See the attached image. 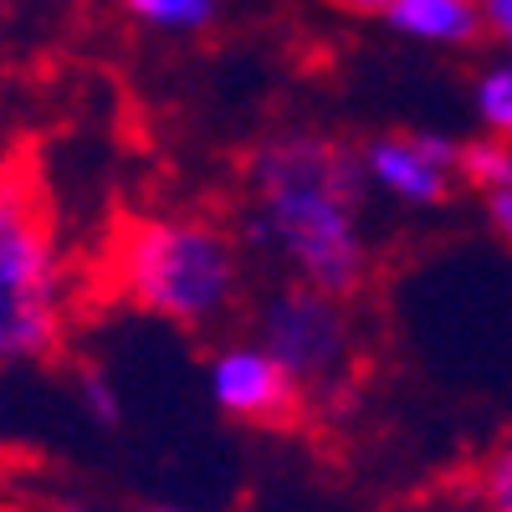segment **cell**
<instances>
[{
  "mask_svg": "<svg viewBox=\"0 0 512 512\" xmlns=\"http://www.w3.org/2000/svg\"><path fill=\"white\" fill-rule=\"evenodd\" d=\"M236 231L287 282L359 297L374 277L369 175L359 144L313 123L256 139L241 159Z\"/></svg>",
  "mask_w": 512,
  "mask_h": 512,
  "instance_id": "6da1fadb",
  "label": "cell"
},
{
  "mask_svg": "<svg viewBox=\"0 0 512 512\" xmlns=\"http://www.w3.org/2000/svg\"><path fill=\"white\" fill-rule=\"evenodd\" d=\"M113 287L149 318L190 333L216 328L246 297V241L200 210L139 216L113 246Z\"/></svg>",
  "mask_w": 512,
  "mask_h": 512,
  "instance_id": "7a4b0ae2",
  "label": "cell"
},
{
  "mask_svg": "<svg viewBox=\"0 0 512 512\" xmlns=\"http://www.w3.org/2000/svg\"><path fill=\"white\" fill-rule=\"evenodd\" d=\"M72 282L52 210L21 164L0 159V369L57 354Z\"/></svg>",
  "mask_w": 512,
  "mask_h": 512,
  "instance_id": "3957f363",
  "label": "cell"
},
{
  "mask_svg": "<svg viewBox=\"0 0 512 512\" xmlns=\"http://www.w3.org/2000/svg\"><path fill=\"white\" fill-rule=\"evenodd\" d=\"M251 338L292 374L303 400H338L359 374L354 297L282 277L272 292L256 297Z\"/></svg>",
  "mask_w": 512,
  "mask_h": 512,
  "instance_id": "277c9868",
  "label": "cell"
},
{
  "mask_svg": "<svg viewBox=\"0 0 512 512\" xmlns=\"http://www.w3.org/2000/svg\"><path fill=\"white\" fill-rule=\"evenodd\" d=\"M369 190L405 210H441L461 185V139L441 128H390L359 144Z\"/></svg>",
  "mask_w": 512,
  "mask_h": 512,
  "instance_id": "5b68a950",
  "label": "cell"
},
{
  "mask_svg": "<svg viewBox=\"0 0 512 512\" xmlns=\"http://www.w3.org/2000/svg\"><path fill=\"white\" fill-rule=\"evenodd\" d=\"M205 390L226 420L241 425H292L303 410V390L292 374L256 344V338H226L205 364Z\"/></svg>",
  "mask_w": 512,
  "mask_h": 512,
  "instance_id": "8992f818",
  "label": "cell"
},
{
  "mask_svg": "<svg viewBox=\"0 0 512 512\" xmlns=\"http://www.w3.org/2000/svg\"><path fill=\"white\" fill-rule=\"evenodd\" d=\"M384 21L400 36L425 41V47H446V52H466L487 36L477 0H395Z\"/></svg>",
  "mask_w": 512,
  "mask_h": 512,
  "instance_id": "52a82bcc",
  "label": "cell"
},
{
  "mask_svg": "<svg viewBox=\"0 0 512 512\" xmlns=\"http://www.w3.org/2000/svg\"><path fill=\"white\" fill-rule=\"evenodd\" d=\"M118 6L154 36H205L221 21V0H118Z\"/></svg>",
  "mask_w": 512,
  "mask_h": 512,
  "instance_id": "ba28073f",
  "label": "cell"
},
{
  "mask_svg": "<svg viewBox=\"0 0 512 512\" xmlns=\"http://www.w3.org/2000/svg\"><path fill=\"white\" fill-rule=\"evenodd\" d=\"M472 113L482 123V134H497L512 144V57H492L482 62V72L472 77Z\"/></svg>",
  "mask_w": 512,
  "mask_h": 512,
  "instance_id": "9c48e42d",
  "label": "cell"
},
{
  "mask_svg": "<svg viewBox=\"0 0 512 512\" xmlns=\"http://www.w3.org/2000/svg\"><path fill=\"white\" fill-rule=\"evenodd\" d=\"M461 185H472L482 195L512 185V144L497 134H477L461 144Z\"/></svg>",
  "mask_w": 512,
  "mask_h": 512,
  "instance_id": "30bf717a",
  "label": "cell"
},
{
  "mask_svg": "<svg viewBox=\"0 0 512 512\" xmlns=\"http://www.w3.org/2000/svg\"><path fill=\"white\" fill-rule=\"evenodd\" d=\"M477 502L482 512H512V441H502L477 472Z\"/></svg>",
  "mask_w": 512,
  "mask_h": 512,
  "instance_id": "8fae6325",
  "label": "cell"
},
{
  "mask_svg": "<svg viewBox=\"0 0 512 512\" xmlns=\"http://www.w3.org/2000/svg\"><path fill=\"white\" fill-rule=\"evenodd\" d=\"M77 395H82V410H88L98 425H118V420H123V400H118L113 379H108L98 364L77 369Z\"/></svg>",
  "mask_w": 512,
  "mask_h": 512,
  "instance_id": "7c38bea8",
  "label": "cell"
},
{
  "mask_svg": "<svg viewBox=\"0 0 512 512\" xmlns=\"http://www.w3.org/2000/svg\"><path fill=\"white\" fill-rule=\"evenodd\" d=\"M477 6H482L487 36H497V47L512 57V0H477Z\"/></svg>",
  "mask_w": 512,
  "mask_h": 512,
  "instance_id": "4fadbf2b",
  "label": "cell"
},
{
  "mask_svg": "<svg viewBox=\"0 0 512 512\" xmlns=\"http://www.w3.org/2000/svg\"><path fill=\"white\" fill-rule=\"evenodd\" d=\"M487 200V221H492V231L512 246V185L507 190H492V195H482Z\"/></svg>",
  "mask_w": 512,
  "mask_h": 512,
  "instance_id": "5bb4252c",
  "label": "cell"
},
{
  "mask_svg": "<svg viewBox=\"0 0 512 512\" xmlns=\"http://www.w3.org/2000/svg\"><path fill=\"white\" fill-rule=\"evenodd\" d=\"M11 108H16V72L0 57V149H6V134H11Z\"/></svg>",
  "mask_w": 512,
  "mask_h": 512,
  "instance_id": "9a60e30c",
  "label": "cell"
},
{
  "mask_svg": "<svg viewBox=\"0 0 512 512\" xmlns=\"http://www.w3.org/2000/svg\"><path fill=\"white\" fill-rule=\"evenodd\" d=\"M328 6H333V11H344V16H359V21H374V16L384 21L395 0H328Z\"/></svg>",
  "mask_w": 512,
  "mask_h": 512,
  "instance_id": "2e32d148",
  "label": "cell"
},
{
  "mask_svg": "<svg viewBox=\"0 0 512 512\" xmlns=\"http://www.w3.org/2000/svg\"><path fill=\"white\" fill-rule=\"evenodd\" d=\"M52 512H98V507H77V502H62V507H52Z\"/></svg>",
  "mask_w": 512,
  "mask_h": 512,
  "instance_id": "e0dca14e",
  "label": "cell"
},
{
  "mask_svg": "<svg viewBox=\"0 0 512 512\" xmlns=\"http://www.w3.org/2000/svg\"><path fill=\"white\" fill-rule=\"evenodd\" d=\"M11 6H16V0H0V21H6V16H11Z\"/></svg>",
  "mask_w": 512,
  "mask_h": 512,
  "instance_id": "ac0fdd59",
  "label": "cell"
},
{
  "mask_svg": "<svg viewBox=\"0 0 512 512\" xmlns=\"http://www.w3.org/2000/svg\"><path fill=\"white\" fill-rule=\"evenodd\" d=\"M144 512H185V507H144Z\"/></svg>",
  "mask_w": 512,
  "mask_h": 512,
  "instance_id": "d6986e66",
  "label": "cell"
}]
</instances>
